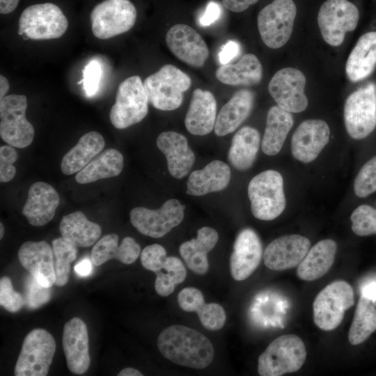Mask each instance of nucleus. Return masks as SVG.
<instances>
[{"mask_svg": "<svg viewBox=\"0 0 376 376\" xmlns=\"http://www.w3.org/2000/svg\"><path fill=\"white\" fill-rule=\"evenodd\" d=\"M191 78L173 65H163L143 81L148 100L156 109L172 111L183 101V93L191 86Z\"/></svg>", "mask_w": 376, "mask_h": 376, "instance_id": "nucleus-3", "label": "nucleus"}, {"mask_svg": "<svg viewBox=\"0 0 376 376\" xmlns=\"http://www.w3.org/2000/svg\"><path fill=\"white\" fill-rule=\"evenodd\" d=\"M217 119V102L209 91L196 88L187 111L185 125L194 135L204 136L214 128Z\"/></svg>", "mask_w": 376, "mask_h": 376, "instance_id": "nucleus-24", "label": "nucleus"}, {"mask_svg": "<svg viewBox=\"0 0 376 376\" xmlns=\"http://www.w3.org/2000/svg\"><path fill=\"white\" fill-rule=\"evenodd\" d=\"M263 256V246L256 232L250 228L241 230L233 244L230 269L236 281L247 279L258 267Z\"/></svg>", "mask_w": 376, "mask_h": 376, "instance_id": "nucleus-19", "label": "nucleus"}, {"mask_svg": "<svg viewBox=\"0 0 376 376\" xmlns=\"http://www.w3.org/2000/svg\"><path fill=\"white\" fill-rule=\"evenodd\" d=\"M221 14V6L215 1L207 3L205 10L198 19V23L201 26H208L217 21Z\"/></svg>", "mask_w": 376, "mask_h": 376, "instance_id": "nucleus-48", "label": "nucleus"}, {"mask_svg": "<svg viewBox=\"0 0 376 376\" xmlns=\"http://www.w3.org/2000/svg\"><path fill=\"white\" fill-rule=\"evenodd\" d=\"M262 75L261 63L253 54H244L236 63L222 64L215 72L220 82L232 86L258 84L261 81Z\"/></svg>", "mask_w": 376, "mask_h": 376, "instance_id": "nucleus-33", "label": "nucleus"}, {"mask_svg": "<svg viewBox=\"0 0 376 376\" xmlns=\"http://www.w3.org/2000/svg\"><path fill=\"white\" fill-rule=\"evenodd\" d=\"M253 102L254 94L251 91H236L217 116L215 134L223 136L235 131L250 114Z\"/></svg>", "mask_w": 376, "mask_h": 376, "instance_id": "nucleus-26", "label": "nucleus"}, {"mask_svg": "<svg viewBox=\"0 0 376 376\" xmlns=\"http://www.w3.org/2000/svg\"><path fill=\"white\" fill-rule=\"evenodd\" d=\"M77 247L63 237L52 240V249L55 258V285L57 286H63L68 283L70 271V263L77 257Z\"/></svg>", "mask_w": 376, "mask_h": 376, "instance_id": "nucleus-40", "label": "nucleus"}, {"mask_svg": "<svg viewBox=\"0 0 376 376\" xmlns=\"http://www.w3.org/2000/svg\"><path fill=\"white\" fill-rule=\"evenodd\" d=\"M354 304L352 286L345 281H336L324 287L313 303V320L323 331H331L341 323L345 312Z\"/></svg>", "mask_w": 376, "mask_h": 376, "instance_id": "nucleus-6", "label": "nucleus"}, {"mask_svg": "<svg viewBox=\"0 0 376 376\" xmlns=\"http://www.w3.org/2000/svg\"><path fill=\"white\" fill-rule=\"evenodd\" d=\"M27 99L11 94L0 101V135L8 145L18 148L29 146L34 138V128L25 114Z\"/></svg>", "mask_w": 376, "mask_h": 376, "instance_id": "nucleus-12", "label": "nucleus"}, {"mask_svg": "<svg viewBox=\"0 0 376 376\" xmlns=\"http://www.w3.org/2000/svg\"><path fill=\"white\" fill-rule=\"evenodd\" d=\"M118 236L108 234L99 240L91 251V261L95 266H100L108 260L116 259L123 264L130 265L138 258L141 247L131 237H125L118 246Z\"/></svg>", "mask_w": 376, "mask_h": 376, "instance_id": "nucleus-28", "label": "nucleus"}, {"mask_svg": "<svg viewBox=\"0 0 376 376\" xmlns=\"http://www.w3.org/2000/svg\"><path fill=\"white\" fill-rule=\"evenodd\" d=\"M166 42L180 61L195 68L202 67L209 56L208 47L198 33L184 24L173 25L167 31Z\"/></svg>", "mask_w": 376, "mask_h": 376, "instance_id": "nucleus-16", "label": "nucleus"}, {"mask_svg": "<svg viewBox=\"0 0 376 376\" xmlns=\"http://www.w3.org/2000/svg\"><path fill=\"white\" fill-rule=\"evenodd\" d=\"M137 13L129 0H104L91 13V29L99 39H108L125 33L134 25Z\"/></svg>", "mask_w": 376, "mask_h": 376, "instance_id": "nucleus-11", "label": "nucleus"}, {"mask_svg": "<svg viewBox=\"0 0 376 376\" xmlns=\"http://www.w3.org/2000/svg\"><path fill=\"white\" fill-rule=\"evenodd\" d=\"M178 303L185 311L196 312L202 325L208 330H219L225 324L224 308L216 303H205L203 293L196 288H183L178 295Z\"/></svg>", "mask_w": 376, "mask_h": 376, "instance_id": "nucleus-25", "label": "nucleus"}, {"mask_svg": "<svg viewBox=\"0 0 376 376\" xmlns=\"http://www.w3.org/2000/svg\"><path fill=\"white\" fill-rule=\"evenodd\" d=\"M344 123L347 134L360 140L376 127V85L370 83L351 93L345 100Z\"/></svg>", "mask_w": 376, "mask_h": 376, "instance_id": "nucleus-10", "label": "nucleus"}, {"mask_svg": "<svg viewBox=\"0 0 376 376\" xmlns=\"http://www.w3.org/2000/svg\"><path fill=\"white\" fill-rule=\"evenodd\" d=\"M337 244L331 239L316 243L297 266V275L299 279L311 281L324 276L334 262Z\"/></svg>", "mask_w": 376, "mask_h": 376, "instance_id": "nucleus-31", "label": "nucleus"}, {"mask_svg": "<svg viewBox=\"0 0 376 376\" xmlns=\"http://www.w3.org/2000/svg\"><path fill=\"white\" fill-rule=\"evenodd\" d=\"M305 86L306 77L301 71L284 68L274 75L268 91L277 106L290 113H299L308 106Z\"/></svg>", "mask_w": 376, "mask_h": 376, "instance_id": "nucleus-15", "label": "nucleus"}, {"mask_svg": "<svg viewBox=\"0 0 376 376\" xmlns=\"http://www.w3.org/2000/svg\"><path fill=\"white\" fill-rule=\"evenodd\" d=\"M19 0H0V13L8 14L12 13L17 6Z\"/></svg>", "mask_w": 376, "mask_h": 376, "instance_id": "nucleus-53", "label": "nucleus"}, {"mask_svg": "<svg viewBox=\"0 0 376 376\" xmlns=\"http://www.w3.org/2000/svg\"><path fill=\"white\" fill-rule=\"evenodd\" d=\"M240 45L235 40H229L224 44L219 52V60L222 64H227L240 54Z\"/></svg>", "mask_w": 376, "mask_h": 376, "instance_id": "nucleus-49", "label": "nucleus"}, {"mask_svg": "<svg viewBox=\"0 0 376 376\" xmlns=\"http://www.w3.org/2000/svg\"><path fill=\"white\" fill-rule=\"evenodd\" d=\"M24 299L15 292L13 288L11 280L8 276L0 279V304L8 311L15 313L24 305Z\"/></svg>", "mask_w": 376, "mask_h": 376, "instance_id": "nucleus-44", "label": "nucleus"}, {"mask_svg": "<svg viewBox=\"0 0 376 376\" xmlns=\"http://www.w3.org/2000/svg\"><path fill=\"white\" fill-rule=\"evenodd\" d=\"M104 148V140L101 134L95 131L86 133L63 157L61 163V171L65 175L78 173Z\"/></svg>", "mask_w": 376, "mask_h": 376, "instance_id": "nucleus-32", "label": "nucleus"}, {"mask_svg": "<svg viewBox=\"0 0 376 376\" xmlns=\"http://www.w3.org/2000/svg\"><path fill=\"white\" fill-rule=\"evenodd\" d=\"M157 345L166 359L189 368H205L214 357L211 341L201 332L183 325L165 328L159 334Z\"/></svg>", "mask_w": 376, "mask_h": 376, "instance_id": "nucleus-1", "label": "nucleus"}, {"mask_svg": "<svg viewBox=\"0 0 376 376\" xmlns=\"http://www.w3.org/2000/svg\"><path fill=\"white\" fill-rule=\"evenodd\" d=\"M352 230L359 236L376 234V209L368 205L358 206L350 217Z\"/></svg>", "mask_w": 376, "mask_h": 376, "instance_id": "nucleus-41", "label": "nucleus"}, {"mask_svg": "<svg viewBox=\"0 0 376 376\" xmlns=\"http://www.w3.org/2000/svg\"><path fill=\"white\" fill-rule=\"evenodd\" d=\"M123 166V155L116 149H107L79 171L75 180L79 184H88L115 177L121 173Z\"/></svg>", "mask_w": 376, "mask_h": 376, "instance_id": "nucleus-37", "label": "nucleus"}, {"mask_svg": "<svg viewBox=\"0 0 376 376\" xmlns=\"http://www.w3.org/2000/svg\"><path fill=\"white\" fill-rule=\"evenodd\" d=\"M359 19L358 8L347 0H327L318 14L321 35L327 43L334 47L343 43L346 33L357 28Z\"/></svg>", "mask_w": 376, "mask_h": 376, "instance_id": "nucleus-13", "label": "nucleus"}, {"mask_svg": "<svg viewBox=\"0 0 376 376\" xmlns=\"http://www.w3.org/2000/svg\"><path fill=\"white\" fill-rule=\"evenodd\" d=\"M68 26V21L59 7L52 3H38L22 13L18 33L26 40L54 39L61 37Z\"/></svg>", "mask_w": 376, "mask_h": 376, "instance_id": "nucleus-5", "label": "nucleus"}, {"mask_svg": "<svg viewBox=\"0 0 376 376\" xmlns=\"http://www.w3.org/2000/svg\"><path fill=\"white\" fill-rule=\"evenodd\" d=\"M306 357V347L299 336L282 335L274 339L259 356L258 372L261 376L295 373L301 368Z\"/></svg>", "mask_w": 376, "mask_h": 376, "instance_id": "nucleus-2", "label": "nucleus"}, {"mask_svg": "<svg viewBox=\"0 0 376 376\" xmlns=\"http://www.w3.org/2000/svg\"><path fill=\"white\" fill-rule=\"evenodd\" d=\"M361 295L371 301H376V281L364 283L361 288Z\"/></svg>", "mask_w": 376, "mask_h": 376, "instance_id": "nucleus-52", "label": "nucleus"}, {"mask_svg": "<svg viewBox=\"0 0 376 376\" xmlns=\"http://www.w3.org/2000/svg\"><path fill=\"white\" fill-rule=\"evenodd\" d=\"M218 239L219 235L214 228L204 226L198 230L196 238L180 246V254L191 271L201 275L208 271L207 254L216 246Z\"/></svg>", "mask_w": 376, "mask_h": 376, "instance_id": "nucleus-29", "label": "nucleus"}, {"mask_svg": "<svg viewBox=\"0 0 376 376\" xmlns=\"http://www.w3.org/2000/svg\"><path fill=\"white\" fill-rule=\"evenodd\" d=\"M59 202L58 194L52 186L36 182L29 187L22 214L32 226H42L53 219Z\"/></svg>", "mask_w": 376, "mask_h": 376, "instance_id": "nucleus-22", "label": "nucleus"}, {"mask_svg": "<svg viewBox=\"0 0 376 376\" xmlns=\"http://www.w3.org/2000/svg\"><path fill=\"white\" fill-rule=\"evenodd\" d=\"M354 191L359 198H365L376 191V156L359 170L354 182Z\"/></svg>", "mask_w": 376, "mask_h": 376, "instance_id": "nucleus-42", "label": "nucleus"}, {"mask_svg": "<svg viewBox=\"0 0 376 376\" xmlns=\"http://www.w3.org/2000/svg\"><path fill=\"white\" fill-rule=\"evenodd\" d=\"M53 249L45 241H27L18 251V259L26 269L42 285L51 288L56 281Z\"/></svg>", "mask_w": 376, "mask_h": 376, "instance_id": "nucleus-20", "label": "nucleus"}, {"mask_svg": "<svg viewBox=\"0 0 376 376\" xmlns=\"http://www.w3.org/2000/svg\"><path fill=\"white\" fill-rule=\"evenodd\" d=\"M140 258L145 269L156 273L162 269L167 257L166 250L162 245L153 244L143 249Z\"/></svg>", "mask_w": 376, "mask_h": 376, "instance_id": "nucleus-45", "label": "nucleus"}, {"mask_svg": "<svg viewBox=\"0 0 376 376\" xmlns=\"http://www.w3.org/2000/svg\"><path fill=\"white\" fill-rule=\"evenodd\" d=\"M294 123L293 117L279 106L272 107L267 116L266 127L262 140L263 152L275 155L280 152Z\"/></svg>", "mask_w": 376, "mask_h": 376, "instance_id": "nucleus-35", "label": "nucleus"}, {"mask_svg": "<svg viewBox=\"0 0 376 376\" xmlns=\"http://www.w3.org/2000/svg\"><path fill=\"white\" fill-rule=\"evenodd\" d=\"M376 330V309L371 301L360 296L348 333L351 345H357L367 340Z\"/></svg>", "mask_w": 376, "mask_h": 376, "instance_id": "nucleus-38", "label": "nucleus"}, {"mask_svg": "<svg viewBox=\"0 0 376 376\" xmlns=\"http://www.w3.org/2000/svg\"><path fill=\"white\" fill-rule=\"evenodd\" d=\"M185 208V206L175 198L166 201L157 210L136 207L130 212V221L141 234L159 238L182 222Z\"/></svg>", "mask_w": 376, "mask_h": 376, "instance_id": "nucleus-14", "label": "nucleus"}, {"mask_svg": "<svg viewBox=\"0 0 376 376\" xmlns=\"http://www.w3.org/2000/svg\"><path fill=\"white\" fill-rule=\"evenodd\" d=\"M75 272L80 276H87L93 271V263L89 259H84L75 266Z\"/></svg>", "mask_w": 376, "mask_h": 376, "instance_id": "nucleus-51", "label": "nucleus"}, {"mask_svg": "<svg viewBox=\"0 0 376 376\" xmlns=\"http://www.w3.org/2000/svg\"><path fill=\"white\" fill-rule=\"evenodd\" d=\"M156 143L166 158L169 173L177 179L187 175L194 163L195 155L185 136L173 131L163 132Z\"/></svg>", "mask_w": 376, "mask_h": 376, "instance_id": "nucleus-23", "label": "nucleus"}, {"mask_svg": "<svg viewBox=\"0 0 376 376\" xmlns=\"http://www.w3.org/2000/svg\"><path fill=\"white\" fill-rule=\"evenodd\" d=\"M330 129L320 119L303 121L295 130L291 139V152L294 158L309 163L317 158L328 143Z\"/></svg>", "mask_w": 376, "mask_h": 376, "instance_id": "nucleus-18", "label": "nucleus"}, {"mask_svg": "<svg viewBox=\"0 0 376 376\" xmlns=\"http://www.w3.org/2000/svg\"><path fill=\"white\" fill-rule=\"evenodd\" d=\"M24 302L30 309L37 308L50 299V288L40 284L32 276L27 278L25 284Z\"/></svg>", "mask_w": 376, "mask_h": 376, "instance_id": "nucleus-43", "label": "nucleus"}, {"mask_svg": "<svg viewBox=\"0 0 376 376\" xmlns=\"http://www.w3.org/2000/svg\"><path fill=\"white\" fill-rule=\"evenodd\" d=\"M4 234V227L2 223H0V239H2Z\"/></svg>", "mask_w": 376, "mask_h": 376, "instance_id": "nucleus-56", "label": "nucleus"}, {"mask_svg": "<svg viewBox=\"0 0 376 376\" xmlns=\"http://www.w3.org/2000/svg\"><path fill=\"white\" fill-rule=\"evenodd\" d=\"M310 240L292 234L279 237L270 242L263 253L265 266L274 271L297 267L310 249Z\"/></svg>", "mask_w": 376, "mask_h": 376, "instance_id": "nucleus-17", "label": "nucleus"}, {"mask_svg": "<svg viewBox=\"0 0 376 376\" xmlns=\"http://www.w3.org/2000/svg\"><path fill=\"white\" fill-rule=\"evenodd\" d=\"M59 230L65 240L79 247H89L100 237L101 227L89 221L81 211H75L63 217Z\"/></svg>", "mask_w": 376, "mask_h": 376, "instance_id": "nucleus-34", "label": "nucleus"}, {"mask_svg": "<svg viewBox=\"0 0 376 376\" xmlns=\"http://www.w3.org/2000/svg\"><path fill=\"white\" fill-rule=\"evenodd\" d=\"M62 340L68 369L77 375L86 372L91 358L88 331L84 322L77 317L67 322L63 327Z\"/></svg>", "mask_w": 376, "mask_h": 376, "instance_id": "nucleus-21", "label": "nucleus"}, {"mask_svg": "<svg viewBox=\"0 0 376 376\" xmlns=\"http://www.w3.org/2000/svg\"><path fill=\"white\" fill-rule=\"evenodd\" d=\"M148 97L143 83L137 75L122 81L109 113L111 124L125 129L141 121L148 112Z\"/></svg>", "mask_w": 376, "mask_h": 376, "instance_id": "nucleus-7", "label": "nucleus"}, {"mask_svg": "<svg viewBox=\"0 0 376 376\" xmlns=\"http://www.w3.org/2000/svg\"><path fill=\"white\" fill-rule=\"evenodd\" d=\"M260 138L255 128L245 126L233 136L228 152L230 164L239 171L249 169L253 165L259 149Z\"/></svg>", "mask_w": 376, "mask_h": 376, "instance_id": "nucleus-36", "label": "nucleus"}, {"mask_svg": "<svg viewBox=\"0 0 376 376\" xmlns=\"http://www.w3.org/2000/svg\"><path fill=\"white\" fill-rule=\"evenodd\" d=\"M143 373L133 368H126L123 369L118 374V376H142Z\"/></svg>", "mask_w": 376, "mask_h": 376, "instance_id": "nucleus-55", "label": "nucleus"}, {"mask_svg": "<svg viewBox=\"0 0 376 376\" xmlns=\"http://www.w3.org/2000/svg\"><path fill=\"white\" fill-rule=\"evenodd\" d=\"M231 177L230 167L224 162L214 160L203 169L194 171L187 182L186 193L192 196H203L226 188Z\"/></svg>", "mask_w": 376, "mask_h": 376, "instance_id": "nucleus-27", "label": "nucleus"}, {"mask_svg": "<svg viewBox=\"0 0 376 376\" xmlns=\"http://www.w3.org/2000/svg\"><path fill=\"white\" fill-rule=\"evenodd\" d=\"M18 154L13 146L10 145L0 147V181L9 182L15 175L16 169L13 165L16 162Z\"/></svg>", "mask_w": 376, "mask_h": 376, "instance_id": "nucleus-46", "label": "nucleus"}, {"mask_svg": "<svg viewBox=\"0 0 376 376\" xmlns=\"http://www.w3.org/2000/svg\"><path fill=\"white\" fill-rule=\"evenodd\" d=\"M376 67V31L362 35L350 52L345 65L348 79L352 82L370 75Z\"/></svg>", "mask_w": 376, "mask_h": 376, "instance_id": "nucleus-30", "label": "nucleus"}, {"mask_svg": "<svg viewBox=\"0 0 376 376\" xmlns=\"http://www.w3.org/2000/svg\"><path fill=\"white\" fill-rule=\"evenodd\" d=\"M155 288L157 293L162 297H167L172 294L177 284L185 281L187 270L182 262L177 257H167L164 265L155 273Z\"/></svg>", "mask_w": 376, "mask_h": 376, "instance_id": "nucleus-39", "label": "nucleus"}, {"mask_svg": "<svg viewBox=\"0 0 376 376\" xmlns=\"http://www.w3.org/2000/svg\"><path fill=\"white\" fill-rule=\"evenodd\" d=\"M102 76V68L95 60L91 61L83 70V79L78 84L83 83L86 95L91 97L95 95L99 88Z\"/></svg>", "mask_w": 376, "mask_h": 376, "instance_id": "nucleus-47", "label": "nucleus"}, {"mask_svg": "<svg viewBox=\"0 0 376 376\" xmlns=\"http://www.w3.org/2000/svg\"><path fill=\"white\" fill-rule=\"evenodd\" d=\"M9 90V83L8 79L3 76H0V99L2 100Z\"/></svg>", "mask_w": 376, "mask_h": 376, "instance_id": "nucleus-54", "label": "nucleus"}, {"mask_svg": "<svg viewBox=\"0 0 376 376\" xmlns=\"http://www.w3.org/2000/svg\"><path fill=\"white\" fill-rule=\"evenodd\" d=\"M258 0H222L223 6L228 10L240 13L255 4Z\"/></svg>", "mask_w": 376, "mask_h": 376, "instance_id": "nucleus-50", "label": "nucleus"}, {"mask_svg": "<svg viewBox=\"0 0 376 376\" xmlns=\"http://www.w3.org/2000/svg\"><path fill=\"white\" fill-rule=\"evenodd\" d=\"M56 342L43 329H35L24 338L15 366V376H45L52 363Z\"/></svg>", "mask_w": 376, "mask_h": 376, "instance_id": "nucleus-8", "label": "nucleus"}, {"mask_svg": "<svg viewBox=\"0 0 376 376\" xmlns=\"http://www.w3.org/2000/svg\"><path fill=\"white\" fill-rule=\"evenodd\" d=\"M248 196L253 215L260 220L271 221L285 207L283 180L274 170H267L254 176L248 185Z\"/></svg>", "mask_w": 376, "mask_h": 376, "instance_id": "nucleus-4", "label": "nucleus"}, {"mask_svg": "<svg viewBox=\"0 0 376 376\" xmlns=\"http://www.w3.org/2000/svg\"><path fill=\"white\" fill-rule=\"evenodd\" d=\"M297 8L292 0H274L258 15V28L263 42L278 49L289 40L293 30Z\"/></svg>", "mask_w": 376, "mask_h": 376, "instance_id": "nucleus-9", "label": "nucleus"}]
</instances>
